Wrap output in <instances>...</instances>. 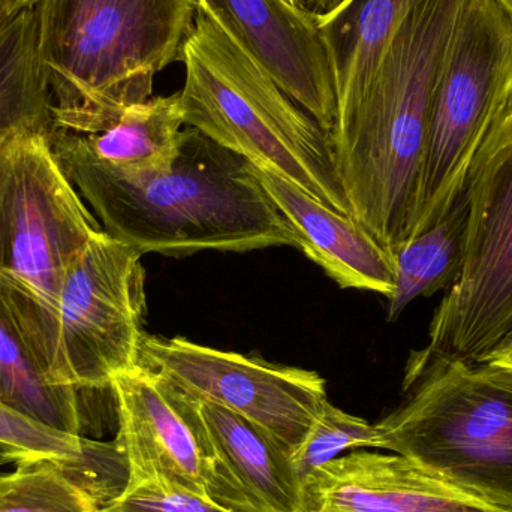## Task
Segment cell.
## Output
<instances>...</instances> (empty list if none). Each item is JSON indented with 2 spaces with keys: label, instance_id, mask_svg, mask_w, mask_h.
I'll return each instance as SVG.
<instances>
[{
  "label": "cell",
  "instance_id": "6da1fadb",
  "mask_svg": "<svg viewBox=\"0 0 512 512\" xmlns=\"http://www.w3.org/2000/svg\"><path fill=\"white\" fill-rule=\"evenodd\" d=\"M51 149L102 230L141 255L185 258L203 251L297 248L254 165L191 126L183 129L179 156L168 170L105 164L56 126Z\"/></svg>",
  "mask_w": 512,
  "mask_h": 512
},
{
  "label": "cell",
  "instance_id": "7a4b0ae2",
  "mask_svg": "<svg viewBox=\"0 0 512 512\" xmlns=\"http://www.w3.org/2000/svg\"><path fill=\"white\" fill-rule=\"evenodd\" d=\"M466 0H423L394 33L360 98L336 114L334 167L351 218L391 256L406 242L439 75Z\"/></svg>",
  "mask_w": 512,
  "mask_h": 512
},
{
  "label": "cell",
  "instance_id": "3957f363",
  "mask_svg": "<svg viewBox=\"0 0 512 512\" xmlns=\"http://www.w3.org/2000/svg\"><path fill=\"white\" fill-rule=\"evenodd\" d=\"M33 12L54 126L95 134L152 98L156 75L182 56L198 3L38 0Z\"/></svg>",
  "mask_w": 512,
  "mask_h": 512
},
{
  "label": "cell",
  "instance_id": "277c9868",
  "mask_svg": "<svg viewBox=\"0 0 512 512\" xmlns=\"http://www.w3.org/2000/svg\"><path fill=\"white\" fill-rule=\"evenodd\" d=\"M180 62L185 126L351 218L328 132L204 12L198 11Z\"/></svg>",
  "mask_w": 512,
  "mask_h": 512
},
{
  "label": "cell",
  "instance_id": "5b68a950",
  "mask_svg": "<svg viewBox=\"0 0 512 512\" xmlns=\"http://www.w3.org/2000/svg\"><path fill=\"white\" fill-rule=\"evenodd\" d=\"M51 135L23 129L0 146V303L50 382L66 274L104 231L57 164Z\"/></svg>",
  "mask_w": 512,
  "mask_h": 512
},
{
  "label": "cell",
  "instance_id": "8992f818",
  "mask_svg": "<svg viewBox=\"0 0 512 512\" xmlns=\"http://www.w3.org/2000/svg\"><path fill=\"white\" fill-rule=\"evenodd\" d=\"M408 399L376 423L379 448L512 512V367L436 360L405 373Z\"/></svg>",
  "mask_w": 512,
  "mask_h": 512
},
{
  "label": "cell",
  "instance_id": "52a82bcc",
  "mask_svg": "<svg viewBox=\"0 0 512 512\" xmlns=\"http://www.w3.org/2000/svg\"><path fill=\"white\" fill-rule=\"evenodd\" d=\"M511 110L512 18L496 0H466L436 87L406 242L450 212L472 165Z\"/></svg>",
  "mask_w": 512,
  "mask_h": 512
},
{
  "label": "cell",
  "instance_id": "ba28073f",
  "mask_svg": "<svg viewBox=\"0 0 512 512\" xmlns=\"http://www.w3.org/2000/svg\"><path fill=\"white\" fill-rule=\"evenodd\" d=\"M465 262L436 309L429 343L406 373L436 360L480 364L512 342V110L478 155L466 182Z\"/></svg>",
  "mask_w": 512,
  "mask_h": 512
},
{
  "label": "cell",
  "instance_id": "9c48e42d",
  "mask_svg": "<svg viewBox=\"0 0 512 512\" xmlns=\"http://www.w3.org/2000/svg\"><path fill=\"white\" fill-rule=\"evenodd\" d=\"M140 252L96 234L66 274L51 382L78 391L110 390L140 364L147 313Z\"/></svg>",
  "mask_w": 512,
  "mask_h": 512
},
{
  "label": "cell",
  "instance_id": "30bf717a",
  "mask_svg": "<svg viewBox=\"0 0 512 512\" xmlns=\"http://www.w3.org/2000/svg\"><path fill=\"white\" fill-rule=\"evenodd\" d=\"M110 391L126 487L153 484L233 512H262L219 460L198 400L143 364L116 376Z\"/></svg>",
  "mask_w": 512,
  "mask_h": 512
},
{
  "label": "cell",
  "instance_id": "8fae6325",
  "mask_svg": "<svg viewBox=\"0 0 512 512\" xmlns=\"http://www.w3.org/2000/svg\"><path fill=\"white\" fill-rule=\"evenodd\" d=\"M140 364L195 400L246 418L291 451L328 402L327 385L312 370L222 351L185 337L144 334Z\"/></svg>",
  "mask_w": 512,
  "mask_h": 512
},
{
  "label": "cell",
  "instance_id": "7c38bea8",
  "mask_svg": "<svg viewBox=\"0 0 512 512\" xmlns=\"http://www.w3.org/2000/svg\"><path fill=\"white\" fill-rule=\"evenodd\" d=\"M198 11L239 42L325 131L336 116L330 60L318 14L288 0H197Z\"/></svg>",
  "mask_w": 512,
  "mask_h": 512
},
{
  "label": "cell",
  "instance_id": "4fadbf2b",
  "mask_svg": "<svg viewBox=\"0 0 512 512\" xmlns=\"http://www.w3.org/2000/svg\"><path fill=\"white\" fill-rule=\"evenodd\" d=\"M301 512H507L402 454L349 451L303 484Z\"/></svg>",
  "mask_w": 512,
  "mask_h": 512
},
{
  "label": "cell",
  "instance_id": "5bb4252c",
  "mask_svg": "<svg viewBox=\"0 0 512 512\" xmlns=\"http://www.w3.org/2000/svg\"><path fill=\"white\" fill-rule=\"evenodd\" d=\"M256 170V168H255ZM274 206L292 228L297 249L312 259L340 288L390 297L396 268L390 252L360 224L282 177L256 170Z\"/></svg>",
  "mask_w": 512,
  "mask_h": 512
},
{
  "label": "cell",
  "instance_id": "9a60e30c",
  "mask_svg": "<svg viewBox=\"0 0 512 512\" xmlns=\"http://www.w3.org/2000/svg\"><path fill=\"white\" fill-rule=\"evenodd\" d=\"M200 406L219 460L256 507L262 512L303 511V483L291 450L228 409L207 402Z\"/></svg>",
  "mask_w": 512,
  "mask_h": 512
},
{
  "label": "cell",
  "instance_id": "2e32d148",
  "mask_svg": "<svg viewBox=\"0 0 512 512\" xmlns=\"http://www.w3.org/2000/svg\"><path fill=\"white\" fill-rule=\"evenodd\" d=\"M423 0H342L318 14L330 60L336 114L348 110L372 80L394 33ZM336 117V116H334Z\"/></svg>",
  "mask_w": 512,
  "mask_h": 512
},
{
  "label": "cell",
  "instance_id": "e0dca14e",
  "mask_svg": "<svg viewBox=\"0 0 512 512\" xmlns=\"http://www.w3.org/2000/svg\"><path fill=\"white\" fill-rule=\"evenodd\" d=\"M183 126L177 92L131 105L104 131L71 134L105 164L131 171H161L168 170L179 156Z\"/></svg>",
  "mask_w": 512,
  "mask_h": 512
},
{
  "label": "cell",
  "instance_id": "ac0fdd59",
  "mask_svg": "<svg viewBox=\"0 0 512 512\" xmlns=\"http://www.w3.org/2000/svg\"><path fill=\"white\" fill-rule=\"evenodd\" d=\"M469 200L466 186L450 212L435 225L408 240L393 255L396 286L388 300V321L420 297H432L453 286L465 262Z\"/></svg>",
  "mask_w": 512,
  "mask_h": 512
},
{
  "label": "cell",
  "instance_id": "d6986e66",
  "mask_svg": "<svg viewBox=\"0 0 512 512\" xmlns=\"http://www.w3.org/2000/svg\"><path fill=\"white\" fill-rule=\"evenodd\" d=\"M23 129L54 132L53 98L39 62L33 9L0 30V146Z\"/></svg>",
  "mask_w": 512,
  "mask_h": 512
},
{
  "label": "cell",
  "instance_id": "ffe728a7",
  "mask_svg": "<svg viewBox=\"0 0 512 512\" xmlns=\"http://www.w3.org/2000/svg\"><path fill=\"white\" fill-rule=\"evenodd\" d=\"M80 393L48 381L0 303V403L51 429L86 436Z\"/></svg>",
  "mask_w": 512,
  "mask_h": 512
},
{
  "label": "cell",
  "instance_id": "44dd1931",
  "mask_svg": "<svg viewBox=\"0 0 512 512\" xmlns=\"http://www.w3.org/2000/svg\"><path fill=\"white\" fill-rule=\"evenodd\" d=\"M125 487L57 462L24 463L0 474V512H102Z\"/></svg>",
  "mask_w": 512,
  "mask_h": 512
},
{
  "label": "cell",
  "instance_id": "7402d4cb",
  "mask_svg": "<svg viewBox=\"0 0 512 512\" xmlns=\"http://www.w3.org/2000/svg\"><path fill=\"white\" fill-rule=\"evenodd\" d=\"M0 456L24 465L57 462L104 480L128 481L125 459L116 444L68 435L36 423L0 403Z\"/></svg>",
  "mask_w": 512,
  "mask_h": 512
},
{
  "label": "cell",
  "instance_id": "603a6c76",
  "mask_svg": "<svg viewBox=\"0 0 512 512\" xmlns=\"http://www.w3.org/2000/svg\"><path fill=\"white\" fill-rule=\"evenodd\" d=\"M357 448H379L378 427L336 408L328 400L301 444L291 451L292 463L304 484L313 472Z\"/></svg>",
  "mask_w": 512,
  "mask_h": 512
},
{
  "label": "cell",
  "instance_id": "cb8c5ba5",
  "mask_svg": "<svg viewBox=\"0 0 512 512\" xmlns=\"http://www.w3.org/2000/svg\"><path fill=\"white\" fill-rule=\"evenodd\" d=\"M102 512H233L213 501L182 490L143 484L125 487Z\"/></svg>",
  "mask_w": 512,
  "mask_h": 512
},
{
  "label": "cell",
  "instance_id": "d4e9b609",
  "mask_svg": "<svg viewBox=\"0 0 512 512\" xmlns=\"http://www.w3.org/2000/svg\"><path fill=\"white\" fill-rule=\"evenodd\" d=\"M38 0H0V30L27 9H33Z\"/></svg>",
  "mask_w": 512,
  "mask_h": 512
},
{
  "label": "cell",
  "instance_id": "484cf974",
  "mask_svg": "<svg viewBox=\"0 0 512 512\" xmlns=\"http://www.w3.org/2000/svg\"><path fill=\"white\" fill-rule=\"evenodd\" d=\"M340 2L342 0H307L306 9L307 11L316 12V14H322V12L330 11Z\"/></svg>",
  "mask_w": 512,
  "mask_h": 512
},
{
  "label": "cell",
  "instance_id": "4316f807",
  "mask_svg": "<svg viewBox=\"0 0 512 512\" xmlns=\"http://www.w3.org/2000/svg\"><path fill=\"white\" fill-rule=\"evenodd\" d=\"M492 361L495 363L504 364V366L512 367V342L510 345L505 346Z\"/></svg>",
  "mask_w": 512,
  "mask_h": 512
},
{
  "label": "cell",
  "instance_id": "83f0119b",
  "mask_svg": "<svg viewBox=\"0 0 512 512\" xmlns=\"http://www.w3.org/2000/svg\"><path fill=\"white\" fill-rule=\"evenodd\" d=\"M496 2H498L512 18V0H496Z\"/></svg>",
  "mask_w": 512,
  "mask_h": 512
},
{
  "label": "cell",
  "instance_id": "f1b7e54d",
  "mask_svg": "<svg viewBox=\"0 0 512 512\" xmlns=\"http://www.w3.org/2000/svg\"><path fill=\"white\" fill-rule=\"evenodd\" d=\"M292 5L300 6V8H304L306 6L307 0H288Z\"/></svg>",
  "mask_w": 512,
  "mask_h": 512
},
{
  "label": "cell",
  "instance_id": "f546056e",
  "mask_svg": "<svg viewBox=\"0 0 512 512\" xmlns=\"http://www.w3.org/2000/svg\"><path fill=\"white\" fill-rule=\"evenodd\" d=\"M3 462H5V460L0 459V465H2Z\"/></svg>",
  "mask_w": 512,
  "mask_h": 512
}]
</instances>
